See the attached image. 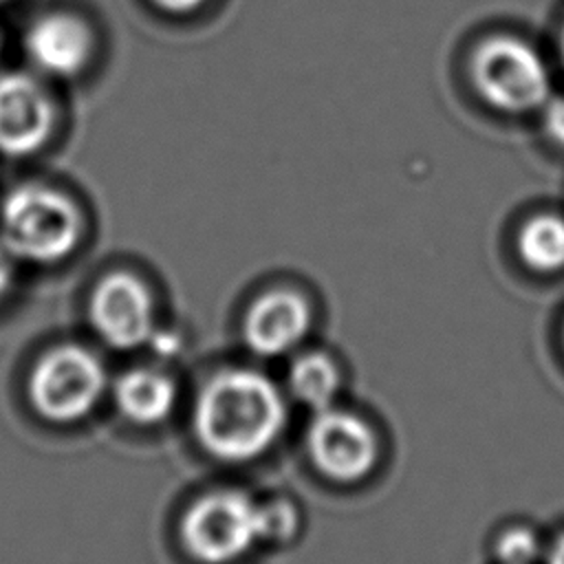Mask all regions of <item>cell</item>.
I'll return each instance as SVG.
<instances>
[{
	"instance_id": "obj_1",
	"label": "cell",
	"mask_w": 564,
	"mask_h": 564,
	"mask_svg": "<svg viewBox=\"0 0 564 564\" xmlns=\"http://www.w3.org/2000/svg\"><path fill=\"white\" fill-rule=\"evenodd\" d=\"M286 425V401L278 386L256 370L214 375L198 392L194 432L200 447L227 463L264 454Z\"/></svg>"
},
{
	"instance_id": "obj_2",
	"label": "cell",
	"mask_w": 564,
	"mask_h": 564,
	"mask_svg": "<svg viewBox=\"0 0 564 564\" xmlns=\"http://www.w3.org/2000/svg\"><path fill=\"white\" fill-rule=\"evenodd\" d=\"M79 238V207L51 185H18L0 205V240L13 258L53 264L68 258Z\"/></svg>"
},
{
	"instance_id": "obj_3",
	"label": "cell",
	"mask_w": 564,
	"mask_h": 564,
	"mask_svg": "<svg viewBox=\"0 0 564 564\" xmlns=\"http://www.w3.org/2000/svg\"><path fill=\"white\" fill-rule=\"evenodd\" d=\"M469 77L476 93L500 112H533L551 99L544 59L518 37L494 35L480 42L469 59Z\"/></svg>"
},
{
	"instance_id": "obj_4",
	"label": "cell",
	"mask_w": 564,
	"mask_h": 564,
	"mask_svg": "<svg viewBox=\"0 0 564 564\" xmlns=\"http://www.w3.org/2000/svg\"><path fill=\"white\" fill-rule=\"evenodd\" d=\"M181 538L205 564L234 562L262 540V505L234 489L207 494L185 513Z\"/></svg>"
},
{
	"instance_id": "obj_5",
	"label": "cell",
	"mask_w": 564,
	"mask_h": 564,
	"mask_svg": "<svg viewBox=\"0 0 564 564\" xmlns=\"http://www.w3.org/2000/svg\"><path fill=\"white\" fill-rule=\"evenodd\" d=\"M106 390V368L82 346H59L44 355L29 377L35 412L53 423H73L95 410Z\"/></svg>"
},
{
	"instance_id": "obj_6",
	"label": "cell",
	"mask_w": 564,
	"mask_h": 564,
	"mask_svg": "<svg viewBox=\"0 0 564 564\" xmlns=\"http://www.w3.org/2000/svg\"><path fill=\"white\" fill-rule=\"evenodd\" d=\"M313 465L337 482H355L372 471L379 458V443L372 427L344 410L326 408L315 412L306 434Z\"/></svg>"
},
{
	"instance_id": "obj_7",
	"label": "cell",
	"mask_w": 564,
	"mask_h": 564,
	"mask_svg": "<svg viewBox=\"0 0 564 564\" xmlns=\"http://www.w3.org/2000/svg\"><path fill=\"white\" fill-rule=\"evenodd\" d=\"M90 324L112 348H137L154 337V304L148 286L130 273L104 278L90 297Z\"/></svg>"
},
{
	"instance_id": "obj_8",
	"label": "cell",
	"mask_w": 564,
	"mask_h": 564,
	"mask_svg": "<svg viewBox=\"0 0 564 564\" xmlns=\"http://www.w3.org/2000/svg\"><path fill=\"white\" fill-rule=\"evenodd\" d=\"M55 128V106L37 77L29 73L0 75V152L31 156L46 145Z\"/></svg>"
},
{
	"instance_id": "obj_9",
	"label": "cell",
	"mask_w": 564,
	"mask_h": 564,
	"mask_svg": "<svg viewBox=\"0 0 564 564\" xmlns=\"http://www.w3.org/2000/svg\"><path fill=\"white\" fill-rule=\"evenodd\" d=\"M90 26L66 11L40 15L24 35V53L33 68L48 77H73L93 55Z\"/></svg>"
},
{
	"instance_id": "obj_10",
	"label": "cell",
	"mask_w": 564,
	"mask_h": 564,
	"mask_svg": "<svg viewBox=\"0 0 564 564\" xmlns=\"http://www.w3.org/2000/svg\"><path fill=\"white\" fill-rule=\"evenodd\" d=\"M311 328V306L293 291L280 289L258 297L242 322V337L251 352L278 357L293 350Z\"/></svg>"
},
{
	"instance_id": "obj_11",
	"label": "cell",
	"mask_w": 564,
	"mask_h": 564,
	"mask_svg": "<svg viewBox=\"0 0 564 564\" xmlns=\"http://www.w3.org/2000/svg\"><path fill=\"white\" fill-rule=\"evenodd\" d=\"M115 401L121 414L139 425H154L170 416L176 403V386L163 372L148 368L130 370L115 386Z\"/></svg>"
},
{
	"instance_id": "obj_12",
	"label": "cell",
	"mask_w": 564,
	"mask_h": 564,
	"mask_svg": "<svg viewBox=\"0 0 564 564\" xmlns=\"http://www.w3.org/2000/svg\"><path fill=\"white\" fill-rule=\"evenodd\" d=\"M339 386L341 377L335 361L322 352H306L297 357L289 370L291 394L315 412L333 408Z\"/></svg>"
},
{
	"instance_id": "obj_13",
	"label": "cell",
	"mask_w": 564,
	"mask_h": 564,
	"mask_svg": "<svg viewBox=\"0 0 564 564\" xmlns=\"http://www.w3.org/2000/svg\"><path fill=\"white\" fill-rule=\"evenodd\" d=\"M518 251L524 264L535 271L564 269V220L553 214L531 218L518 236Z\"/></svg>"
},
{
	"instance_id": "obj_14",
	"label": "cell",
	"mask_w": 564,
	"mask_h": 564,
	"mask_svg": "<svg viewBox=\"0 0 564 564\" xmlns=\"http://www.w3.org/2000/svg\"><path fill=\"white\" fill-rule=\"evenodd\" d=\"M496 553L502 564H533L540 553V544L529 529H509L500 535Z\"/></svg>"
},
{
	"instance_id": "obj_15",
	"label": "cell",
	"mask_w": 564,
	"mask_h": 564,
	"mask_svg": "<svg viewBox=\"0 0 564 564\" xmlns=\"http://www.w3.org/2000/svg\"><path fill=\"white\" fill-rule=\"evenodd\" d=\"M297 531V511L291 502L275 500L262 505V540L282 542Z\"/></svg>"
},
{
	"instance_id": "obj_16",
	"label": "cell",
	"mask_w": 564,
	"mask_h": 564,
	"mask_svg": "<svg viewBox=\"0 0 564 564\" xmlns=\"http://www.w3.org/2000/svg\"><path fill=\"white\" fill-rule=\"evenodd\" d=\"M544 130L553 143L564 148V97L544 104Z\"/></svg>"
},
{
	"instance_id": "obj_17",
	"label": "cell",
	"mask_w": 564,
	"mask_h": 564,
	"mask_svg": "<svg viewBox=\"0 0 564 564\" xmlns=\"http://www.w3.org/2000/svg\"><path fill=\"white\" fill-rule=\"evenodd\" d=\"M156 9L167 11L172 15H189L198 11L207 0H150Z\"/></svg>"
},
{
	"instance_id": "obj_18",
	"label": "cell",
	"mask_w": 564,
	"mask_h": 564,
	"mask_svg": "<svg viewBox=\"0 0 564 564\" xmlns=\"http://www.w3.org/2000/svg\"><path fill=\"white\" fill-rule=\"evenodd\" d=\"M13 260L15 258L9 253V249L0 240V297L11 289V282H13Z\"/></svg>"
},
{
	"instance_id": "obj_19",
	"label": "cell",
	"mask_w": 564,
	"mask_h": 564,
	"mask_svg": "<svg viewBox=\"0 0 564 564\" xmlns=\"http://www.w3.org/2000/svg\"><path fill=\"white\" fill-rule=\"evenodd\" d=\"M546 564H564V533L553 542Z\"/></svg>"
},
{
	"instance_id": "obj_20",
	"label": "cell",
	"mask_w": 564,
	"mask_h": 564,
	"mask_svg": "<svg viewBox=\"0 0 564 564\" xmlns=\"http://www.w3.org/2000/svg\"><path fill=\"white\" fill-rule=\"evenodd\" d=\"M560 53H562V62H564V29H562V37H560Z\"/></svg>"
},
{
	"instance_id": "obj_21",
	"label": "cell",
	"mask_w": 564,
	"mask_h": 564,
	"mask_svg": "<svg viewBox=\"0 0 564 564\" xmlns=\"http://www.w3.org/2000/svg\"><path fill=\"white\" fill-rule=\"evenodd\" d=\"M4 2H9V0H0V4H4Z\"/></svg>"
},
{
	"instance_id": "obj_22",
	"label": "cell",
	"mask_w": 564,
	"mask_h": 564,
	"mask_svg": "<svg viewBox=\"0 0 564 564\" xmlns=\"http://www.w3.org/2000/svg\"><path fill=\"white\" fill-rule=\"evenodd\" d=\"M0 46H2V40H0Z\"/></svg>"
}]
</instances>
